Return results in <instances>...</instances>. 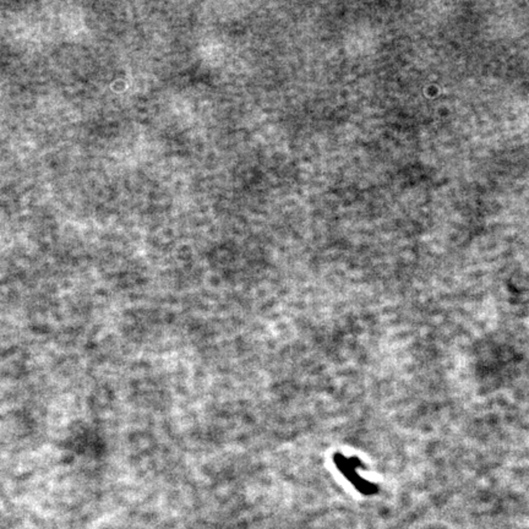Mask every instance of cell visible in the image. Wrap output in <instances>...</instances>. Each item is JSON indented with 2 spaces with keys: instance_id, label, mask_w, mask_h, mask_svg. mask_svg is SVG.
I'll return each mask as SVG.
<instances>
[{
  "instance_id": "cell-1",
  "label": "cell",
  "mask_w": 529,
  "mask_h": 529,
  "mask_svg": "<svg viewBox=\"0 0 529 529\" xmlns=\"http://www.w3.org/2000/svg\"><path fill=\"white\" fill-rule=\"evenodd\" d=\"M333 461L336 464L337 468L340 469L345 477L356 487L361 493L374 494L377 493V487L374 484L368 483L367 480L361 478V475L356 472L358 467H361V463L358 458L346 457L342 453H336L333 456Z\"/></svg>"
}]
</instances>
